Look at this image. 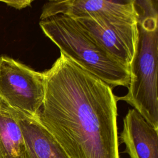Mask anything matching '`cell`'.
Masks as SVG:
<instances>
[{"label":"cell","mask_w":158,"mask_h":158,"mask_svg":"<svg viewBox=\"0 0 158 158\" xmlns=\"http://www.w3.org/2000/svg\"><path fill=\"white\" fill-rule=\"evenodd\" d=\"M36 118L70 158H120L112 88L60 53L44 71Z\"/></svg>","instance_id":"cell-1"},{"label":"cell","mask_w":158,"mask_h":158,"mask_svg":"<svg viewBox=\"0 0 158 158\" xmlns=\"http://www.w3.org/2000/svg\"><path fill=\"white\" fill-rule=\"evenodd\" d=\"M39 25L60 53L112 88L118 86L128 88L129 69L98 44L75 19L57 14L40 19Z\"/></svg>","instance_id":"cell-2"},{"label":"cell","mask_w":158,"mask_h":158,"mask_svg":"<svg viewBox=\"0 0 158 158\" xmlns=\"http://www.w3.org/2000/svg\"><path fill=\"white\" fill-rule=\"evenodd\" d=\"M157 17L138 20L136 52L130 65L128 93L117 100L131 105L144 118L158 129Z\"/></svg>","instance_id":"cell-3"},{"label":"cell","mask_w":158,"mask_h":158,"mask_svg":"<svg viewBox=\"0 0 158 158\" xmlns=\"http://www.w3.org/2000/svg\"><path fill=\"white\" fill-rule=\"evenodd\" d=\"M44 96L43 72L0 56V100L8 107L36 118Z\"/></svg>","instance_id":"cell-4"},{"label":"cell","mask_w":158,"mask_h":158,"mask_svg":"<svg viewBox=\"0 0 158 158\" xmlns=\"http://www.w3.org/2000/svg\"><path fill=\"white\" fill-rule=\"evenodd\" d=\"M74 19L98 44L129 69L138 41V17L99 12Z\"/></svg>","instance_id":"cell-5"},{"label":"cell","mask_w":158,"mask_h":158,"mask_svg":"<svg viewBox=\"0 0 158 158\" xmlns=\"http://www.w3.org/2000/svg\"><path fill=\"white\" fill-rule=\"evenodd\" d=\"M12 110L19 125L23 138L19 158H70L36 118L13 109Z\"/></svg>","instance_id":"cell-6"},{"label":"cell","mask_w":158,"mask_h":158,"mask_svg":"<svg viewBox=\"0 0 158 158\" xmlns=\"http://www.w3.org/2000/svg\"><path fill=\"white\" fill-rule=\"evenodd\" d=\"M118 138L130 158H158V129L135 109L128 110L125 116Z\"/></svg>","instance_id":"cell-7"},{"label":"cell","mask_w":158,"mask_h":158,"mask_svg":"<svg viewBox=\"0 0 158 158\" xmlns=\"http://www.w3.org/2000/svg\"><path fill=\"white\" fill-rule=\"evenodd\" d=\"M99 12L138 17L134 0H65L45 4L40 19L57 14L77 19Z\"/></svg>","instance_id":"cell-8"},{"label":"cell","mask_w":158,"mask_h":158,"mask_svg":"<svg viewBox=\"0 0 158 158\" xmlns=\"http://www.w3.org/2000/svg\"><path fill=\"white\" fill-rule=\"evenodd\" d=\"M23 138L12 109L0 100V158H19Z\"/></svg>","instance_id":"cell-9"},{"label":"cell","mask_w":158,"mask_h":158,"mask_svg":"<svg viewBox=\"0 0 158 158\" xmlns=\"http://www.w3.org/2000/svg\"><path fill=\"white\" fill-rule=\"evenodd\" d=\"M135 10L139 19L158 17L157 2L153 0H134Z\"/></svg>","instance_id":"cell-10"},{"label":"cell","mask_w":158,"mask_h":158,"mask_svg":"<svg viewBox=\"0 0 158 158\" xmlns=\"http://www.w3.org/2000/svg\"><path fill=\"white\" fill-rule=\"evenodd\" d=\"M33 1V0H0V2H4L10 7L20 10L30 6Z\"/></svg>","instance_id":"cell-11"},{"label":"cell","mask_w":158,"mask_h":158,"mask_svg":"<svg viewBox=\"0 0 158 158\" xmlns=\"http://www.w3.org/2000/svg\"><path fill=\"white\" fill-rule=\"evenodd\" d=\"M49 1V2H60V1H63L65 0H47Z\"/></svg>","instance_id":"cell-12"},{"label":"cell","mask_w":158,"mask_h":158,"mask_svg":"<svg viewBox=\"0 0 158 158\" xmlns=\"http://www.w3.org/2000/svg\"><path fill=\"white\" fill-rule=\"evenodd\" d=\"M154 1H155V2H157V0H153Z\"/></svg>","instance_id":"cell-13"}]
</instances>
